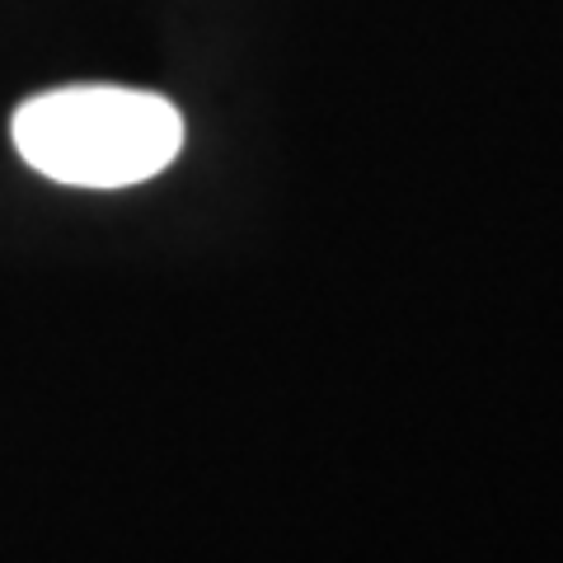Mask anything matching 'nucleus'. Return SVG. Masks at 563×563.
Instances as JSON below:
<instances>
[{
  "mask_svg": "<svg viewBox=\"0 0 563 563\" xmlns=\"http://www.w3.org/2000/svg\"><path fill=\"white\" fill-rule=\"evenodd\" d=\"M14 151L70 188H132L184 151V118L169 99L122 85H66L20 103Z\"/></svg>",
  "mask_w": 563,
  "mask_h": 563,
  "instance_id": "nucleus-1",
  "label": "nucleus"
}]
</instances>
